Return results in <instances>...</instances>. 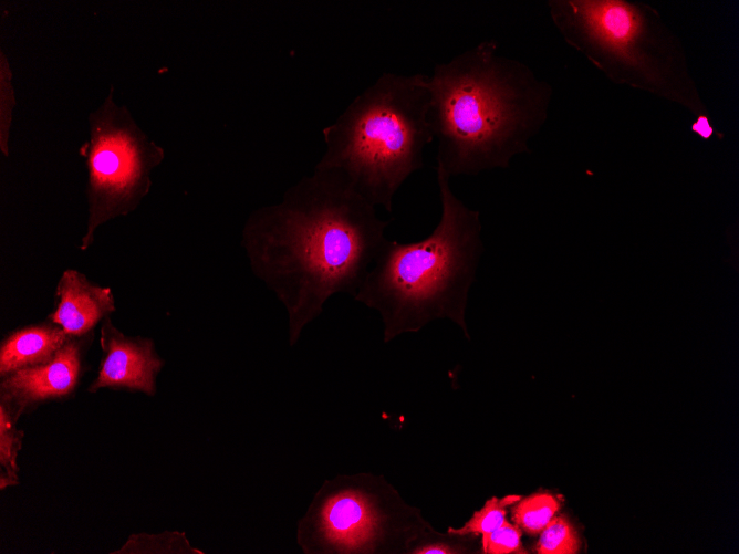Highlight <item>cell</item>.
Returning a JSON list of instances; mask_svg holds the SVG:
<instances>
[{
    "mask_svg": "<svg viewBox=\"0 0 739 554\" xmlns=\"http://www.w3.org/2000/svg\"><path fill=\"white\" fill-rule=\"evenodd\" d=\"M388 223L342 176L316 167L279 202L249 216L242 245L252 272L287 311L290 346L332 295H355Z\"/></svg>",
    "mask_w": 739,
    "mask_h": 554,
    "instance_id": "1",
    "label": "cell"
},
{
    "mask_svg": "<svg viewBox=\"0 0 739 554\" xmlns=\"http://www.w3.org/2000/svg\"><path fill=\"white\" fill-rule=\"evenodd\" d=\"M427 85L437 166L450 178L506 168L548 121L552 86L481 41L437 64Z\"/></svg>",
    "mask_w": 739,
    "mask_h": 554,
    "instance_id": "2",
    "label": "cell"
},
{
    "mask_svg": "<svg viewBox=\"0 0 739 554\" xmlns=\"http://www.w3.org/2000/svg\"><path fill=\"white\" fill-rule=\"evenodd\" d=\"M436 175V228L420 241L387 240L354 295L381 314L385 343L436 318H449L468 334L467 300L483 250L480 217L452 192L441 168Z\"/></svg>",
    "mask_w": 739,
    "mask_h": 554,
    "instance_id": "3",
    "label": "cell"
},
{
    "mask_svg": "<svg viewBox=\"0 0 739 554\" xmlns=\"http://www.w3.org/2000/svg\"><path fill=\"white\" fill-rule=\"evenodd\" d=\"M428 75L384 73L323 128L316 168L332 170L375 207L391 211L403 182L424 165L435 137Z\"/></svg>",
    "mask_w": 739,
    "mask_h": 554,
    "instance_id": "4",
    "label": "cell"
},
{
    "mask_svg": "<svg viewBox=\"0 0 739 554\" xmlns=\"http://www.w3.org/2000/svg\"><path fill=\"white\" fill-rule=\"evenodd\" d=\"M563 40L616 85L710 117L678 35L650 4L629 0H549Z\"/></svg>",
    "mask_w": 739,
    "mask_h": 554,
    "instance_id": "5",
    "label": "cell"
},
{
    "mask_svg": "<svg viewBox=\"0 0 739 554\" xmlns=\"http://www.w3.org/2000/svg\"><path fill=\"white\" fill-rule=\"evenodd\" d=\"M417 515L382 478L327 480L298 523L305 554L408 551L418 536Z\"/></svg>",
    "mask_w": 739,
    "mask_h": 554,
    "instance_id": "6",
    "label": "cell"
},
{
    "mask_svg": "<svg viewBox=\"0 0 739 554\" xmlns=\"http://www.w3.org/2000/svg\"><path fill=\"white\" fill-rule=\"evenodd\" d=\"M91 139L83 147L89 171L86 230L81 250L106 221L133 211L149 191L150 173L164 159L162 147L149 140L125 107L110 93L90 116Z\"/></svg>",
    "mask_w": 739,
    "mask_h": 554,
    "instance_id": "7",
    "label": "cell"
},
{
    "mask_svg": "<svg viewBox=\"0 0 739 554\" xmlns=\"http://www.w3.org/2000/svg\"><path fill=\"white\" fill-rule=\"evenodd\" d=\"M100 343L103 355L90 393L105 387L139 390L147 395L156 391V377L163 360L150 339L124 335L107 316L103 320Z\"/></svg>",
    "mask_w": 739,
    "mask_h": 554,
    "instance_id": "8",
    "label": "cell"
},
{
    "mask_svg": "<svg viewBox=\"0 0 739 554\" xmlns=\"http://www.w3.org/2000/svg\"><path fill=\"white\" fill-rule=\"evenodd\" d=\"M81 367L82 345L70 337L50 362L1 377V403L18 417L34 404L65 397L75 389Z\"/></svg>",
    "mask_w": 739,
    "mask_h": 554,
    "instance_id": "9",
    "label": "cell"
},
{
    "mask_svg": "<svg viewBox=\"0 0 739 554\" xmlns=\"http://www.w3.org/2000/svg\"><path fill=\"white\" fill-rule=\"evenodd\" d=\"M114 311L110 288L93 284L81 272L67 269L58 282L56 306L49 318L70 337H80Z\"/></svg>",
    "mask_w": 739,
    "mask_h": 554,
    "instance_id": "10",
    "label": "cell"
},
{
    "mask_svg": "<svg viewBox=\"0 0 739 554\" xmlns=\"http://www.w3.org/2000/svg\"><path fill=\"white\" fill-rule=\"evenodd\" d=\"M70 336L55 324L25 327L11 333L0 347L1 377L50 362Z\"/></svg>",
    "mask_w": 739,
    "mask_h": 554,
    "instance_id": "11",
    "label": "cell"
},
{
    "mask_svg": "<svg viewBox=\"0 0 739 554\" xmlns=\"http://www.w3.org/2000/svg\"><path fill=\"white\" fill-rule=\"evenodd\" d=\"M513 509V519L518 526L530 534L540 533L555 516L560 502L550 492H537L520 499Z\"/></svg>",
    "mask_w": 739,
    "mask_h": 554,
    "instance_id": "12",
    "label": "cell"
},
{
    "mask_svg": "<svg viewBox=\"0 0 739 554\" xmlns=\"http://www.w3.org/2000/svg\"><path fill=\"white\" fill-rule=\"evenodd\" d=\"M17 416L1 403L0 406V463L1 489L18 481L17 457L21 448L23 431L15 427Z\"/></svg>",
    "mask_w": 739,
    "mask_h": 554,
    "instance_id": "13",
    "label": "cell"
},
{
    "mask_svg": "<svg viewBox=\"0 0 739 554\" xmlns=\"http://www.w3.org/2000/svg\"><path fill=\"white\" fill-rule=\"evenodd\" d=\"M520 499L519 495H507L500 499L490 498L464 526L460 529L450 527L448 532L451 535L481 534L483 544L488 536L507 521V508L517 503Z\"/></svg>",
    "mask_w": 739,
    "mask_h": 554,
    "instance_id": "14",
    "label": "cell"
},
{
    "mask_svg": "<svg viewBox=\"0 0 739 554\" xmlns=\"http://www.w3.org/2000/svg\"><path fill=\"white\" fill-rule=\"evenodd\" d=\"M540 533L539 554H575L580 550L577 532L564 516H554Z\"/></svg>",
    "mask_w": 739,
    "mask_h": 554,
    "instance_id": "15",
    "label": "cell"
},
{
    "mask_svg": "<svg viewBox=\"0 0 739 554\" xmlns=\"http://www.w3.org/2000/svg\"><path fill=\"white\" fill-rule=\"evenodd\" d=\"M482 552L489 554L527 553L521 543L519 526L506 521L488 536L482 544Z\"/></svg>",
    "mask_w": 739,
    "mask_h": 554,
    "instance_id": "16",
    "label": "cell"
},
{
    "mask_svg": "<svg viewBox=\"0 0 739 554\" xmlns=\"http://www.w3.org/2000/svg\"><path fill=\"white\" fill-rule=\"evenodd\" d=\"M11 73L6 62L3 54H1L0 66V134H1V149L4 155H8V130L11 121V112L14 106V94L11 86Z\"/></svg>",
    "mask_w": 739,
    "mask_h": 554,
    "instance_id": "17",
    "label": "cell"
},
{
    "mask_svg": "<svg viewBox=\"0 0 739 554\" xmlns=\"http://www.w3.org/2000/svg\"><path fill=\"white\" fill-rule=\"evenodd\" d=\"M459 548L450 545L447 542H426L419 543L413 546L409 553L414 554H447V553H459Z\"/></svg>",
    "mask_w": 739,
    "mask_h": 554,
    "instance_id": "18",
    "label": "cell"
},
{
    "mask_svg": "<svg viewBox=\"0 0 739 554\" xmlns=\"http://www.w3.org/2000/svg\"><path fill=\"white\" fill-rule=\"evenodd\" d=\"M690 128L695 134L702 138H710L714 133L716 134L714 127L710 124V117H696Z\"/></svg>",
    "mask_w": 739,
    "mask_h": 554,
    "instance_id": "19",
    "label": "cell"
}]
</instances>
